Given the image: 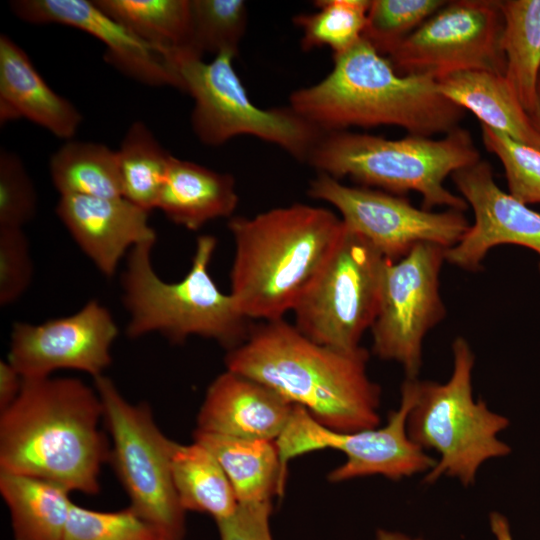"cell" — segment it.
Returning a JSON list of instances; mask_svg holds the SVG:
<instances>
[{
	"label": "cell",
	"mask_w": 540,
	"mask_h": 540,
	"mask_svg": "<svg viewBox=\"0 0 540 540\" xmlns=\"http://www.w3.org/2000/svg\"><path fill=\"white\" fill-rule=\"evenodd\" d=\"M368 351L342 350L309 339L278 319L251 327L228 350L227 370L253 379L322 425L352 432L379 425L380 387L367 374Z\"/></svg>",
	"instance_id": "6da1fadb"
},
{
	"label": "cell",
	"mask_w": 540,
	"mask_h": 540,
	"mask_svg": "<svg viewBox=\"0 0 540 540\" xmlns=\"http://www.w3.org/2000/svg\"><path fill=\"white\" fill-rule=\"evenodd\" d=\"M101 420V399L82 380L23 379L18 397L0 412V471L98 494L110 454Z\"/></svg>",
	"instance_id": "7a4b0ae2"
},
{
	"label": "cell",
	"mask_w": 540,
	"mask_h": 540,
	"mask_svg": "<svg viewBox=\"0 0 540 540\" xmlns=\"http://www.w3.org/2000/svg\"><path fill=\"white\" fill-rule=\"evenodd\" d=\"M320 82L290 95V107L325 132L348 127H401L431 137L456 129L465 110L444 97L427 74H399L390 60L361 38L333 56Z\"/></svg>",
	"instance_id": "3957f363"
},
{
	"label": "cell",
	"mask_w": 540,
	"mask_h": 540,
	"mask_svg": "<svg viewBox=\"0 0 540 540\" xmlns=\"http://www.w3.org/2000/svg\"><path fill=\"white\" fill-rule=\"evenodd\" d=\"M235 252L231 292L248 319L292 311L339 241L344 224L323 208L295 203L229 220Z\"/></svg>",
	"instance_id": "277c9868"
},
{
	"label": "cell",
	"mask_w": 540,
	"mask_h": 540,
	"mask_svg": "<svg viewBox=\"0 0 540 540\" xmlns=\"http://www.w3.org/2000/svg\"><path fill=\"white\" fill-rule=\"evenodd\" d=\"M480 160L470 132L457 127L441 139L324 132L307 163L337 180L348 177L362 186L395 195L416 191L422 196V208L428 211L446 206L463 212L468 203L449 191L444 181Z\"/></svg>",
	"instance_id": "5b68a950"
},
{
	"label": "cell",
	"mask_w": 540,
	"mask_h": 540,
	"mask_svg": "<svg viewBox=\"0 0 540 540\" xmlns=\"http://www.w3.org/2000/svg\"><path fill=\"white\" fill-rule=\"evenodd\" d=\"M155 242L138 244L128 252L122 274L123 302L129 313L127 335L139 338L159 333L175 344L200 336L228 350L240 345L251 327L232 295L221 292L209 273L216 238H197L189 272L172 283L163 281L153 268Z\"/></svg>",
	"instance_id": "8992f818"
},
{
	"label": "cell",
	"mask_w": 540,
	"mask_h": 540,
	"mask_svg": "<svg viewBox=\"0 0 540 540\" xmlns=\"http://www.w3.org/2000/svg\"><path fill=\"white\" fill-rule=\"evenodd\" d=\"M452 353L453 371L447 382L417 379L416 399L406 426L413 442L440 456L424 482L431 484L445 475L469 486L485 461L510 454V446L498 438L510 422L483 400L474 399L475 357L463 337L454 340Z\"/></svg>",
	"instance_id": "52a82bcc"
},
{
	"label": "cell",
	"mask_w": 540,
	"mask_h": 540,
	"mask_svg": "<svg viewBox=\"0 0 540 540\" xmlns=\"http://www.w3.org/2000/svg\"><path fill=\"white\" fill-rule=\"evenodd\" d=\"M235 56L222 51L204 62L187 49L171 55L182 91L194 100L191 124L197 138L205 145L219 146L236 136L250 135L307 162L324 131L290 106H256L234 69Z\"/></svg>",
	"instance_id": "ba28073f"
},
{
	"label": "cell",
	"mask_w": 540,
	"mask_h": 540,
	"mask_svg": "<svg viewBox=\"0 0 540 540\" xmlns=\"http://www.w3.org/2000/svg\"><path fill=\"white\" fill-rule=\"evenodd\" d=\"M94 384L110 436L108 463L129 498V507L160 536L182 540L185 510L172 478L173 440L161 432L148 404L127 401L105 375L94 378Z\"/></svg>",
	"instance_id": "9c48e42d"
},
{
	"label": "cell",
	"mask_w": 540,
	"mask_h": 540,
	"mask_svg": "<svg viewBox=\"0 0 540 540\" xmlns=\"http://www.w3.org/2000/svg\"><path fill=\"white\" fill-rule=\"evenodd\" d=\"M386 259L362 236L344 231L292 310L296 328L316 343L355 350L377 316Z\"/></svg>",
	"instance_id": "30bf717a"
},
{
	"label": "cell",
	"mask_w": 540,
	"mask_h": 540,
	"mask_svg": "<svg viewBox=\"0 0 540 540\" xmlns=\"http://www.w3.org/2000/svg\"><path fill=\"white\" fill-rule=\"evenodd\" d=\"M416 393L417 378H407L401 387L400 406L389 414L383 427L352 432L327 428L305 408L294 405L285 429L276 440L284 481L290 460L321 449L338 450L346 456V461L328 475L333 483L370 475L398 481L429 472L437 461L407 433V418Z\"/></svg>",
	"instance_id": "8fae6325"
},
{
	"label": "cell",
	"mask_w": 540,
	"mask_h": 540,
	"mask_svg": "<svg viewBox=\"0 0 540 540\" xmlns=\"http://www.w3.org/2000/svg\"><path fill=\"white\" fill-rule=\"evenodd\" d=\"M502 30L499 0L447 1L387 58L399 74L436 80L464 71L504 75Z\"/></svg>",
	"instance_id": "7c38bea8"
},
{
	"label": "cell",
	"mask_w": 540,
	"mask_h": 540,
	"mask_svg": "<svg viewBox=\"0 0 540 540\" xmlns=\"http://www.w3.org/2000/svg\"><path fill=\"white\" fill-rule=\"evenodd\" d=\"M445 250L420 243L397 261L386 259L384 266L372 352L400 363L409 379L421 368L424 337L446 315L439 284Z\"/></svg>",
	"instance_id": "4fadbf2b"
},
{
	"label": "cell",
	"mask_w": 540,
	"mask_h": 540,
	"mask_svg": "<svg viewBox=\"0 0 540 540\" xmlns=\"http://www.w3.org/2000/svg\"><path fill=\"white\" fill-rule=\"evenodd\" d=\"M308 194L333 205L348 230L362 236L390 261L403 258L420 243L448 249L470 227L462 211L416 208L402 196L365 186H347L322 173L310 182Z\"/></svg>",
	"instance_id": "5bb4252c"
},
{
	"label": "cell",
	"mask_w": 540,
	"mask_h": 540,
	"mask_svg": "<svg viewBox=\"0 0 540 540\" xmlns=\"http://www.w3.org/2000/svg\"><path fill=\"white\" fill-rule=\"evenodd\" d=\"M119 330L110 311L96 300L72 315L40 324L12 326L8 361L23 379L50 377L56 370L104 375Z\"/></svg>",
	"instance_id": "9a60e30c"
},
{
	"label": "cell",
	"mask_w": 540,
	"mask_h": 540,
	"mask_svg": "<svg viewBox=\"0 0 540 540\" xmlns=\"http://www.w3.org/2000/svg\"><path fill=\"white\" fill-rule=\"evenodd\" d=\"M451 178L471 206L474 223L456 245L445 250V261L478 271L487 252L501 244L529 248L540 258V213L503 191L488 162L480 160Z\"/></svg>",
	"instance_id": "2e32d148"
},
{
	"label": "cell",
	"mask_w": 540,
	"mask_h": 540,
	"mask_svg": "<svg viewBox=\"0 0 540 540\" xmlns=\"http://www.w3.org/2000/svg\"><path fill=\"white\" fill-rule=\"evenodd\" d=\"M12 12L33 24H62L79 29L104 43L105 60L134 80L151 86L182 90L170 56L144 42L88 0H16Z\"/></svg>",
	"instance_id": "e0dca14e"
},
{
	"label": "cell",
	"mask_w": 540,
	"mask_h": 540,
	"mask_svg": "<svg viewBox=\"0 0 540 540\" xmlns=\"http://www.w3.org/2000/svg\"><path fill=\"white\" fill-rule=\"evenodd\" d=\"M56 213L97 269L112 277L123 256L138 244L156 241L149 212L124 197L60 196Z\"/></svg>",
	"instance_id": "ac0fdd59"
},
{
	"label": "cell",
	"mask_w": 540,
	"mask_h": 540,
	"mask_svg": "<svg viewBox=\"0 0 540 540\" xmlns=\"http://www.w3.org/2000/svg\"><path fill=\"white\" fill-rule=\"evenodd\" d=\"M294 404L269 387L227 370L209 385L196 430L233 437L276 441Z\"/></svg>",
	"instance_id": "d6986e66"
},
{
	"label": "cell",
	"mask_w": 540,
	"mask_h": 540,
	"mask_svg": "<svg viewBox=\"0 0 540 540\" xmlns=\"http://www.w3.org/2000/svg\"><path fill=\"white\" fill-rule=\"evenodd\" d=\"M25 118L59 138L71 140L82 115L51 89L26 52L9 36H0V122Z\"/></svg>",
	"instance_id": "ffe728a7"
},
{
	"label": "cell",
	"mask_w": 540,
	"mask_h": 540,
	"mask_svg": "<svg viewBox=\"0 0 540 540\" xmlns=\"http://www.w3.org/2000/svg\"><path fill=\"white\" fill-rule=\"evenodd\" d=\"M238 200L232 175L172 156L157 208L173 223L198 230L230 217Z\"/></svg>",
	"instance_id": "44dd1931"
},
{
	"label": "cell",
	"mask_w": 540,
	"mask_h": 540,
	"mask_svg": "<svg viewBox=\"0 0 540 540\" xmlns=\"http://www.w3.org/2000/svg\"><path fill=\"white\" fill-rule=\"evenodd\" d=\"M439 92L482 125L540 150V133L504 75L464 71L437 80Z\"/></svg>",
	"instance_id": "7402d4cb"
},
{
	"label": "cell",
	"mask_w": 540,
	"mask_h": 540,
	"mask_svg": "<svg viewBox=\"0 0 540 540\" xmlns=\"http://www.w3.org/2000/svg\"><path fill=\"white\" fill-rule=\"evenodd\" d=\"M194 440L204 445L220 463L238 504L271 502L282 496L286 482L281 474L276 441L233 437L195 430Z\"/></svg>",
	"instance_id": "603a6c76"
},
{
	"label": "cell",
	"mask_w": 540,
	"mask_h": 540,
	"mask_svg": "<svg viewBox=\"0 0 540 540\" xmlns=\"http://www.w3.org/2000/svg\"><path fill=\"white\" fill-rule=\"evenodd\" d=\"M0 494L14 540H62L73 501L66 488L36 477L0 471Z\"/></svg>",
	"instance_id": "cb8c5ba5"
},
{
	"label": "cell",
	"mask_w": 540,
	"mask_h": 540,
	"mask_svg": "<svg viewBox=\"0 0 540 540\" xmlns=\"http://www.w3.org/2000/svg\"><path fill=\"white\" fill-rule=\"evenodd\" d=\"M171 472L182 508L212 516L230 517L238 507L232 485L218 460L204 445L175 441L171 448Z\"/></svg>",
	"instance_id": "d4e9b609"
},
{
	"label": "cell",
	"mask_w": 540,
	"mask_h": 540,
	"mask_svg": "<svg viewBox=\"0 0 540 540\" xmlns=\"http://www.w3.org/2000/svg\"><path fill=\"white\" fill-rule=\"evenodd\" d=\"M500 7L504 77L531 115L540 80V0H503Z\"/></svg>",
	"instance_id": "484cf974"
},
{
	"label": "cell",
	"mask_w": 540,
	"mask_h": 540,
	"mask_svg": "<svg viewBox=\"0 0 540 540\" xmlns=\"http://www.w3.org/2000/svg\"><path fill=\"white\" fill-rule=\"evenodd\" d=\"M60 196L123 197L117 150L89 141L68 140L49 163Z\"/></svg>",
	"instance_id": "4316f807"
},
{
	"label": "cell",
	"mask_w": 540,
	"mask_h": 540,
	"mask_svg": "<svg viewBox=\"0 0 540 540\" xmlns=\"http://www.w3.org/2000/svg\"><path fill=\"white\" fill-rule=\"evenodd\" d=\"M107 15L171 57L190 50V0H93Z\"/></svg>",
	"instance_id": "83f0119b"
},
{
	"label": "cell",
	"mask_w": 540,
	"mask_h": 540,
	"mask_svg": "<svg viewBox=\"0 0 540 540\" xmlns=\"http://www.w3.org/2000/svg\"><path fill=\"white\" fill-rule=\"evenodd\" d=\"M117 154L123 197L148 212L157 208L172 155L142 121L130 125Z\"/></svg>",
	"instance_id": "f1b7e54d"
},
{
	"label": "cell",
	"mask_w": 540,
	"mask_h": 540,
	"mask_svg": "<svg viewBox=\"0 0 540 540\" xmlns=\"http://www.w3.org/2000/svg\"><path fill=\"white\" fill-rule=\"evenodd\" d=\"M315 6L318 11L299 14L293 19L302 29L301 47L304 51L328 46L336 56L362 38L369 0H318Z\"/></svg>",
	"instance_id": "f546056e"
},
{
	"label": "cell",
	"mask_w": 540,
	"mask_h": 540,
	"mask_svg": "<svg viewBox=\"0 0 540 540\" xmlns=\"http://www.w3.org/2000/svg\"><path fill=\"white\" fill-rule=\"evenodd\" d=\"M190 50L203 57L222 51L238 54L247 26V4L242 0H190Z\"/></svg>",
	"instance_id": "4dcf8cb0"
},
{
	"label": "cell",
	"mask_w": 540,
	"mask_h": 540,
	"mask_svg": "<svg viewBox=\"0 0 540 540\" xmlns=\"http://www.w3.org/2000/svg\"><path fill=\"white\" fill-rule=\"evenodd\" d=\"M445 0H371L362 38L389 55L446 4Z\"/></svg>",
	"instance_id": "1f68e13d"
},
{
	"label": "cell",
	"mask_w": 540,
	"mask_h": 540,
	"mask_svg": "<svg viewBox=\"0 0 540 540\" xmlns=\"http://www.w3.org/2000/svg\"><path fill=\"white\" fill-rule=\"evenodd\" d=\"M482 142L505 171L509 194L520 202L540 204V150L481 124Z\"/></svg>",
	"instance_id": "d6a6232c"
},
{
	"label": "cell",
	"mask_w": 540,
	"mask_h": 540,
	"mask_svg": "<svg viewBox=\"0 0 540 540\" xmlns=\"http://www.w3.org/2000/svg\"><path fill=\"white\" fill-rule=\"evenodd\" d=\"M158 531L129 506L118 511H97L74 502L62 540H158Z\"/></svg>",
	"instance_id": "836d02e7"
},
{
	"label": "cell",
	"mask_w": 540,
	"mask_h": 540,
	"mask_svg": "<svg viewBox=\"0 0 540 540\" xmlns=\"http://www.w3.org/2000/svg\"><path fill=\"white\" fill-rule=\"evenodd\" d=\"M37 193L16 154L0 152V228H22L36 214Z\"/></svg>",
	"instance_id": "e575fe53"
},
{
	"label": "cell",
	"mask_w": 540,
	"mask_h": 540,
	"mask_svg": "<svg viewBox=\"0 0 540 540\" xmlns=\"http://www.w3.org/2000/svg\"><path fill=\"white\" fill-rule=\"evenodd\" d=\"M33 278L28 238L22 228H0V304L17 301Z\"/></svg>",
	"instance_id": "d590c367"
},
{
	"label": "cell",
	"mask_w": 540,
	"mask_h": 540,
	"mask_svg": "<svg viewBox=\"0 0 540 540\" xmlns=\"http://www.w3.org/2000/svg\"><path fill=\"white\" fill-rule=\"evenodd\" d=\"M271 502L238 504L228 518L217 521L220 540H273Z\"/></svg>",
	"instance_id": "8d00e7d4"
},
{
	"label": "cell",
	"mask_w": 540,
	"mask_h": 540,
	"mask_svg": "<svg viewBox=\"0 0 540 540\" xmlns=\"http://www.w3.org/2000/svg\"><path fill=\"white\" fill-rule=\"evenodd\" d=\"M23 385L20 373L7 361H0V412L18 397Z\"/></svg>",
	"instance_id": "74e56055"
},
{
	"label": "cell",
	"mask_w": 540,
	"mask_h": 540,
	"mask_svg": "<svg viewBox=\"0 0 540 540\" xmlns=\"http://www.w3.org/2000/svg\"><path fill=\"white\" fill-rule=\"evenodd\" d=\"M489 522L496 540H513L510 524L504 515L494 511L489 516Z\"/></svg>",
	"instance_id": "f35d334b"
},
{
	"label": "cell",
	"mask_w": 540,
	"mask_h": 540,
	"mask_svg": "<svg viewBox=\"0 0 540 540\" xmlns=\"http://www.w3.org/2000/svg\"><path fill=\"white\" fill-rule=\"evenodd\" d=\"M375 540H423L421 538H411L403 533L378 529Z\"/></svg>",
	"instance_id": "ab89813d"
},
{
	"label": "cell",
	"mask_w": 540,
	"mask_h": 540,
	"mask_svg": "<svg viewBox=\"0 0 540 540\" xmlns=\"http://www.w3.org/2000/svg\"><path fill=\"white\" fill-rule=\"evenodd\" d=\"M534 124H535V127L537 128V130L539 131L540 133V80H539V84H538V94H537V101H536V105H535V108L532 112V114L530 115Z\"/></svg>",
	"instance_id": "60d3db41"
},
{
	"label": "cell",
	"mask_w": 540,
	"mask_h": 540,
	"mask_svg": "<svg viewBox=\"0 0 540 540\" xmlns=\"http://www.w3.org/2000/svg\"><path fill=\"white\" fill-rule=\"evenodd\" d=\"M158 540H171V539H168V538H166V537L160 536Z\"/></svg>",
	"instance_id": "b9f144b4"
}]
</instances>
